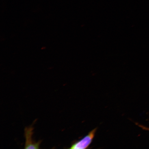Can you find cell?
Listing matches in <instances>:
<instances>
[{
	"label": "cell",
	"mask_w": 149,
	"mask_h": 149,
	"mask_svg": "<svg viewBox=\"0 0 149 149\" xmlns=\"http://www.w3.org/2000/svg\"><path fill=\"white\" fill-rule=\"evenodd\" d=\"M33 127L31 126L26 127L25 129L26 142L25 148L38 149L39 146L41 143V141L37 142H35L32 139V136L33 134Z\"/></svg>",
	"instance_id": "cell-2"
},
{
	"label": "cell",
	"mask_w": 149,
	"mask_h": 149,
	"mask_svg": "<svg viewBox=\"0 0 149 149\" xmlns=\"http://www.w3.org/2000/svg\"><path fill=\"white\" fill-rule=\"evenodd\" d=\"M97 128H95L89 132L88 134L83 138L74 142L71 146L70 149H86L91 144L95 137Z\"/></svg>",
	"instance_id": "cell-1"
}]
</instances>
